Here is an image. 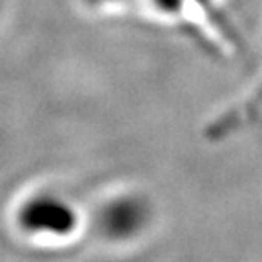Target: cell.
Instances as JSON below:
<instances>
[{"mask_svg": "<svg viewBox=\"0 0 262 262\" xmlns=\"http://www.w3.org/2000/svg\"><path fill=\"white\" fill-rule=\"evenodd\" d=\"M71 211L64 204L49 199L28 202L20 211V224L29 231H53L64 233L71 228Z\"/></svg>", "mask_w": 262, "mask_h": 262, "instance_id": "6da1fadb", "label": "cell"}]
</instances>
